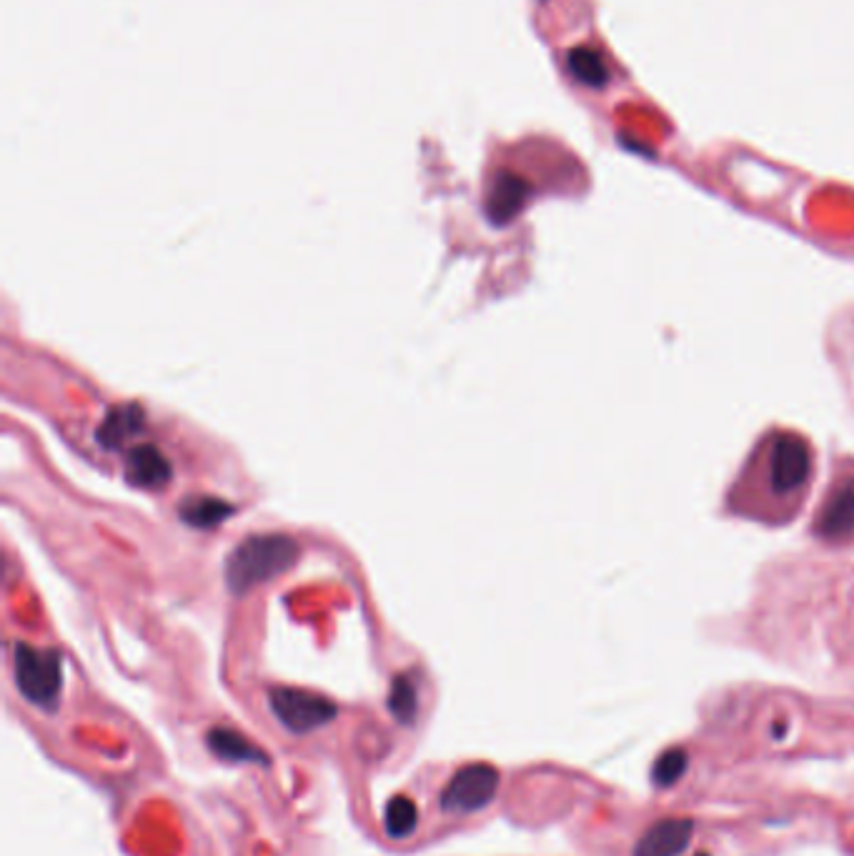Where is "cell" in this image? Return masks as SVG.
Here are the masks:
<instances>
[{"instance_id":"6da1fadb","label":"cell","mask_w":854,"mask_h":856,"mask_svg":"<svg viewBox=\"0 0 854 856\" xmlns=\"http://www.w3.org/2000/svg\"><path fill=\"white\" fill-rule=\"evenodd\" d=\"M298 561V544L284 534L251 536L226 559V584L234 594H246L281 576Z\"/></svg>"},{"instance_id":"7a4b0ae2","label":"cell","mask_w":854,"mask_h":856,"mask_svg":"<svg viewBox=\"0 0 854 856\" xmlns=\"http://www.w3.org/2000/svg\"><path fill=\"white\" fill-rule=\"evenodd\" d=\"M15 687L28 704L56 712L63 691V658L54 649L15 644L13 649Z\"/></svg>"},{"instance_id":"3957f363","label":"cell","mask_w":854,"mask_h":856,"mask_svg":"<svg viewBox=\"0 0 854 856\" xmlns=\"http://www.w3.org/2000/svg\"><path fill=\"white\" fill-rule=\"evenodd\" d=\"M764 486L776 499H787L792 494L805 491L815 474V461L809 443L797 433L780 431L770 436L764 456Z\"/></svg>"},{"instance_id":"277c9868","label":"cell","mask_w":854,"mask_h":856,"mask_svg":"<svg viewBox=\"0 0 854 856\" xmlns=\"http://www.w3.org/2000/svg\"><path fill=\"white\" fill-rule=\"evenodd\" d=\"M269 706L276 722L296 736L321 729V726L331 724L339 716V706L329 697L294 687L271 689Z\"/></svg>"},{"instance_id":"5b68a950","label":"cell","mask_w":854,"mask_h":856,"mask_svg":"<svg viewBox=\"0 0 854 856\" xmlns=\"http://www.w3.org/2000/svg\"><path fill=\"white\" fill-rule=\"evenodd\" d=\"M501 774L486 761H474L456 769L439 794V807L447 815H474L494 801L499 792Z\"/></svg>"},{"instance_id":"8992f818","label":"cell","mask_w":854,"mask_h":856,"mask_svg":"<svg viewBox=\"0 0 854 856\" xmlns=\"http://www.w3.org/2000/svg\"><path fill=\"white\" fill-rule=\"evenodd\" d=\"M815 534L825 542H850L854 538V474L837 482L819 507Z\"/></svg>"},{"instance_id":"52a82bcc","label":"cell","mask_w":854,"mask_h":856,"mask_svg":"<svg viewBox=\"0 0 854 856\" xmlns=\"http://www.w3.org/2000/svg\"><path fill=\"white\" fill-rule=\"evenodd\" d=\"M695 836V821L687 817H667L654 821L647 832L639 836L634 856H681Z\"/></svg>"},{"instance_id":"ba28073f","label":"cell","mask_w":854,"mask_h":856,"mask_svg":"<svg viewBox=\"0 0 854 856\" xmlns=\"http://www.w3.org/2000/svg\"><path fill=\"white\" fill-rule=\"evenodd\" d=\"M126 482L135 486V489H164L174 478V466H170L168 456L161 449L143 443V447H133L126 453L123 464Z\"/></svg>"},{"instance_id":"9c48e42d","label":"cell","mask_w":854,"mask_h":856,"mask_svg":"<svg viewBox=\"0 0 854 856\" xmlns=\"http://www.w3.org/2000/svg\"><path fill=\"white\" fill-rule=\"evenodd\" d=\"M529 195H532V186L524 178L517 174H499L491 183L489 199H486V216L494 226H507L509 221L519 216Z\"/></svg>"},{"instance_id":"30bf717a","label":"cell","mask_w":854,"mask_h":856,"mask_svg":"<svg viewBox=\"0 0 854 856\" xmlns=\"http://www.w3.org/2000/svg\"><path fill=\"white\" fill-rule=\"evenodd\" d=\"M206 747L216 759L230 761V764H253V766H271V754L253 744L249 736L241 732L228 729V726H213L206 734Z\"/></svg>"},{"instance_id":"8fae6325","label":"cell","mask_w":854,"mask_h":856,"mask_svg":"<svg viewBox=\"0 0 854 856\" xmlns=\"http://www.w3.org/2000/svg\"><path fill=\"white\" fill-rule=\"evenodd\" d=\"M143 426H146V411L141 406H116L114 411H108L96 439L106 451H121L128 441H133L143 431Z\"/></svg>"},{"instance_id":"7c38bea8","label":"cell","mask_w":854,"mask_h":856,"mask_svg":"<svg viewBox=\"0 0 854 856\" xmlns=\"http://www.w3.org/2000/svg\"><path fill=\"white\" fill-rule=\"evenodd\" d=\"M234 511L236 509L230 507L228 501L213 499V496H193V499L183 501L181 509H178L181 519L193 528H213L224 524L228 516H234Z\"/></svg>"},{"instance_id":"4fadbf2b","label":"cell","mask_w":854,"mask_h":856,"mask_svg":"<svg viewBox=\"0 0 854 856\" xmlns=\"http://www.w3.org/2000/svg\"><path fill=\"white\" fill-rule=\"evenodd\" d=\"M418 827V807L412 796L396 794L383 807V832L391 839H408Z\"/></svg>"},{"instance_id":"5bb4252c","label":"cell","mask_w":854,"mask_h":856,"mask_svg":"<svg viewBox=\"0 0 854 856\" xmlns=\"http://www.w3.org/2000/svg\"><path fill=\"white\" fill-rule=\"evenodd\" d=\"M567 68L574 79L589 88H604L609 83V68L604 58L592 48H574L567 56Z\"/></svg>"},{"instance_id":"9a60e30c","label":"cell","mask_w":854,"mask_h":856,"mask_svg":"<svg viewBox=\"0 0 854 856\" xmlns=\"http://www.w3.org/2000/svg\"><path fill=\"white\" fill-rule=\"evenodd\" d=\"M389 712L396 718L399 724L412 726L416 722L418 714V691L416 683L408 674H399L394 681H391L389 691Z\"/></svg>"},{"instance_id":"2e32d148","label":"cell","mask_w":854,"mask_h":856,"mask_svg":"<svg viewBox=\"0 0 854 856\" xmlns=\"http://www.w3.org/2000/svg\"><path fill=\"white\" fill-rule=\"evenodd\" d=\"M687 766H689V757H687L685 749L674 747V749L662 751L660 759L654 761V769H652L654 786H660V789H667V786L677 784L679 778H681V774L687 772Z\"/></svg>"},{"instance_id":"e0dca14e","label":"cell","mask_w":854,"mask_h":856,"mask_svg":"<svg viewBox=\"0 0 854 856\" xmlns=\"http://www.w3.org/2000/svg\"><path fill=\"white\" fill-rule=\"evenodd\" d=\"M699 856H707V854H699Z\"/></svg>"}]
</instances>
